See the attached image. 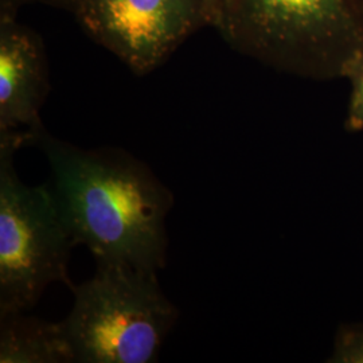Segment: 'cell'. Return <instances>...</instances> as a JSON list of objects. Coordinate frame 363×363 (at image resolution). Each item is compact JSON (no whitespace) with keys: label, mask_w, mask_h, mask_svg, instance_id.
<instances>
[{"label":"cell","mask_w":363,"mask_h":363,"mask_svg":"<svg viewBox=\"0 0 363 363\" xmlns=\"http://www.w3.org/2000/svg\"><path fill=\"white\" fill-rule=\"evenodd\" d=\"M49 181L77 245L96 262H118L160 272L167 264V217L174 195L154 171L116 147L81 148L37 132Z\"/></svg>","instance_id":"cell-1"},{"label":"cell","mask_w":363,"mask_h":363,"mask_svg":"<svg viewBox=\"0 0 363 363\" xmlns=\"http://www.w3.org/2000/svg\"><path fill=\"white\" fill-rule=\"evenodd\" d=\"M213 27L234 50L300 77L346 78L363 54V0H222Z\"/></svg>","instance_id":"cell-2"},{"label":"cell","mask_w":363,"mask_h":363,"mask_svg":"<svg viewBox=\"0 0 363 363\" xmlns=\"http://www.w3.org/2000/svg\"><path fill=\"white\" fill-rule=\"evenodd\" d=\"M89 280L69 286L73 306L61 322L76 363H152L179 319L157 272L96 262Z\"/></svg>","instance_id":"cell-3"},{"label":"cell","mask_w":363,"mask_h":363,"mask_svg":"<svg viewBox=\"0 0 363 363\" xmlns=\"http://www.w3.org/2000/svg\"><path fill=\"white\" fill-rule=\"evenodd\" d=\"M25 145L23 135L0 132V316L31 310L54 283L73 284L67 265L77 242L50 183L19 178L15 155Z\"/></svg>","instance_id":"cell-4"},{"label":"cell","mask_w":363,"mask_h":363,"mask_svg":"<svg viewBox=\"0 0 363 363\" xmlns=\"http://www.w3.org/2000/svg\"><path fill=\"white\" fill-rule=\"evenodd\" d=\"M76 15L91 38L138 76L155 70L214 19L208 0H82Z\"/></svg>","instance_id":"cell-5"},{"label":"cell","mask_w":363,"mask_h":363,"mask_svg":"<svg viewBox=\"0 0 363 363\" xmlns=\"http://www.w3.org/2000/svg\"><path fill=\"white\" fill-rule=\"evenodd\" d=\"M49 91V65L40 37L16 18L0 19V132L21 133L31 145L45 128L40 109Z\"/></svg>","instance_id":"cell-6"},{"label":"cell","mask_w":363,"mask_h":363,"mask_svg":"<svg viewBox=\"0 0 363 363\" xmlns=\"http://www.w3.org/2000/svg\"><path fill=\"white\" fill-rule=\"evenodd\" d=\"M73 363L61 322L13 312L0 316V363Z\"/></svg>","instance_id":"cell-7"},{"label":"cell","mask_w":363,"mask_h":363,"mask_svg":"<svg viewBox=\"0 0 363 363\" xmlns=\"http://www.w3.org/2000/svg\"><path fill=\"white\" fill-rule=\"evenodd\" d=\"M346 78L350 81L351 91L345 127L349 132H359L363 130V54Z\"/></svg>","instance_id":"cell-8"},{"label":"cell","mask_w":363,"mask_h":363,"mask_svg":"<svg viewBox=\"0 0 363 363\" xmlns=\"http://www.w3.org/2000/svg\"><path fill=\"white\" fill-rule=\"evenodd\" d=\"M330 362L363 363V327L342 325Z\"/></svg>","instance_id":"cell-9"},{"label":"cell","mask_w":363,"mask_h":363,"mask_svg":"<svg viewBox=\"0 0 363 363\" xmlns=\"http://www.w3.org/2000/svg\"><path fill=\"white\" fill-rule=\"evenodd\" d=\"M30 0H0V19L16 18L21 7Z\"/></svg>","instance_id":"cell-10"},{"label":"cell","mask_w":363,"mask_h":363,"mask_svg":"<svg viewBox=\"0 0 363 363\" xmlns=\"http://www.w3.org/2000/svg\"><path fill=\"white\" fill-rule=\"evenodd\" d=\"M39 1H45L48 4H52L55 7H61V9H65L67 11L76 13L78 6L81 4L82 0H39Z\"/></svg>","instance_id":"cell-11"},{"label":"cell","mask_w":363,"mask_h":363,"mask_svg":"<svg viewBox=\"0 0 363 363\" xmlns=\"http://www.w3.org/2000/svg\"><path fill=\"white\" fill-rule=\"evenodd\" d=\"M220 1H222V0H208L210 6H211V9H213L214 18H216V13H217V10H218V6H220ZM213 23H214V19H213Z\"/></svg>","instance_id":"cell-12"}]
</instances>
